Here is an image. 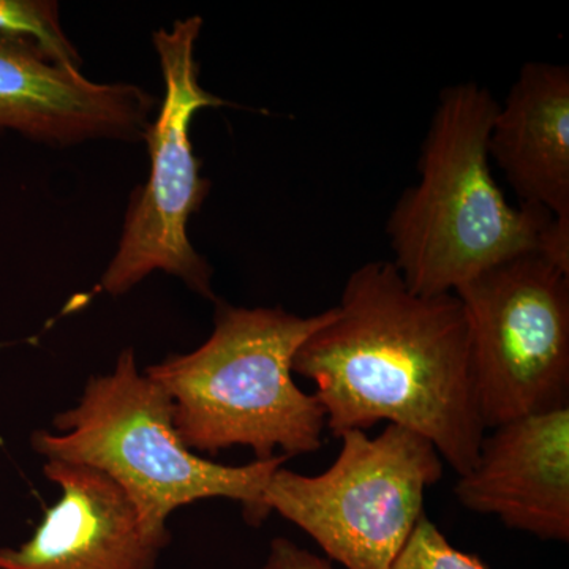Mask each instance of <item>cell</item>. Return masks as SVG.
Masks as SVG:
<instances>
[{"mask_svg": "<svg viewBox=\"0 0 569 569\" xmlns=\"http://www.w3.org/2000/svg\"><path fill=\"white\" fill-rule=\"evenodd\" d=\"M173 413L170 396L126 348L110 373L89 378L77 406L56 415V432L37 430L31 443L44 460L110 478L132 501L142 529L157 537H171L176 509L209 498L239 501L247 522L261 526L269 516L264 490L290 456L239 467L212 462L183 447Z\"/></svg>", "mask_w": 569, "mask_h": 569, "instance_id": "obj_4", "label": "cell"}, {"mask_svg": "<svg viewBox=\"0 0 569 569\" xmlns=\"http://www.w3.org/2000/svg\"><path fill=\"white\" fill-rule=\"evenodd\" d=\"M486 429L569 407V272L520 254L455 291Z\"/></svg>", "mask_w": 569, "mask_h": 569, "instance_id": "obj_7", "label": "cell"}, {"mask_svg": "<svg viewBox=\"0 0 569 569\" xmlns=\"http://www.w3.org/2000/svg\"><path fill=\"white\" fill-rule=\"evenodd\" d=\"M43 473L61 497L24 545L0 548V569H156L171 537L142 529L114 481L61 460H47Z\"/></svg>", "mask_w": 569, "mask_h": 569, "instance_id": "obj_10", "label": "cell"}, {"mask_svg": "<svg viewBox=\"0 0 569 569\" xmlns=\"http://www.w3.org/2000/svg\"><path fill=\"white\" fill-rule=\"evenodd\" d=\"M263 569H335L331 561L299 548L288 538L272 539Z\"/></svg>", "mask_w": 569, "mask_h": 569, "instance_id": "obj_14", "label": "cell"}, {"mask_svg": "<svg viewBox=\"0 0 569 569\" xmlns=\"http://www.w3.org/2000/svg\"><path fill=\"white\" fill-rule=\"evenodd\" d=\"M203 20L190 17L170 31L153 32L164 92L156 122L144 134L151 157L148 182L130 198L118 252L102 277L103 291L126 295L152 272L181 279L190 290L219 301L212 291V269L193 249L187 224L208 198L211 182L200 176L190 126L206 108L228 104L200 84L194 58Z\"/></svg>", "mask_w": 569, "mask_h": 569, "instance_id": "obj_6", "label": "cell"}, {"mask_svg": "<svg viewBox=\"0 0 569 569\" xmlns=\"http://www.w3.org/2000/svg\"><path fill=\"white\" fill-rule=\"evenodd\" d=\"M157 100L129 82H93L0 37V132L50 146L144 140Z\"/></svg>", "mask_w": 569, "mask_h": 569, "instance_id": "obj_8", "label": "cell"}, {"mask_svg": "<svg viewBox=\"0 0 569 569\" xmlns=\"http://www.w3.org/2000/svg\"><path fill=\"white\" fill-rule=\"evenodd\" d=\"M0 37L33 48L56 66L80 70V54L63 32L56 2L0 0Z\"/></svg>", "mask_w": 569, "mask_h": 569, "instance_id": "obj_12", "label": "cell"}, {"mask_svg": "<svg viewBox=\"0 0 569 569\" xmlns=\"http://www.w3.org/2000/svg\"><path fill=\"white\" fill-rule=\"evenodd\" d=\"M498 107L478 82L440 93L419 156V181L400 194L387 223L391 263L413 293H455L505 261L545 252L553 217L512 208L490 171Z\"/></svg>", "mask_w": 569, "mask_h": 569, "instance_id": "obj_2", "label": "cell"}, {"mask_svg": "<svg viewBox=\"0 0 569 569\" xmlns=\"http://www.w3.org/2000/svg\"><path fill=\"white\" fill-rule=\"evenodd\" d=\"M496 160L523 206L569 227V69L529 62L520 70L489 137Z\"/></svg>", "mask_w": 569, "mask_h": 569, "instance_id": "obj_11", "label": "cell"}, {"mask_svg": "<svg viewBox=\"0 0 569 569\" xmlns=\"http://www.w3.org/2000/svg\"><path fill=\"white\" fill-rule=\"evenodd\" d=\"M293 373L316 383L332 436L387 421L427 438L459 477L477 462L488 429L466 309L455 293H413L391 261L351 272Z\"/></svg>", "mask_w": 569, "mask_h": 569, "instance_id": "obj_1", "label": "cell"}, {"mask_svg": "<svg viewBox=\"0 0 569 569\" xmlns=\"http://www.w3.org/2000/svg\"><path fill=\"white\" fill-rule=\"evenodd\" d=\"M339 458L306 477L280 467L264 490L269 515L316 539L347 569H391L425 512V493L443 477V459L427 438L388 425L376 438L340 436Z\"/></svg>", "mask_w": 569, "mask_h": 569, "instance_id": "obj_5", "label": "cell"}, {"mask_svg": "<svg viewBox=\"0 0 569 569\" xmlns=\"http://www.w3.org/2000/svg\"><path fill=\"white\" fill-rule=\"evenodd\" d=\"M459 503L509 529L569 539V407L493 427L459 477Z\"/></svg>", "mask_w": 569, "mask_h": 569, "instance_id": "obj_9", "label": "cell"}, {"mask_svg": "<svg viewBox=\"0 0 569 569\" xmlns=\"http://www.w3.org/2000/svg\"><path fill=\"white\" fill-rule=\"evenodd\" d=\"M391 569H490L478 557L460 552L426 515L391 565Z\"/></svg>", "mask_w": 569, "mask_h": 569, "instance_id": "obj_13", "label": "cell"}, {"mask_svg": "<svg viewBox=\"0 0 569 569\" xmlns=\"http://www.w3.org/2000/svg\"><path fill=\"white\" fill-rule=\"evenodd\" d=\"M332 309L298 317L283 309H246L217 301L211 337L187 355H171L146 373L173 402L176 433L194 455L252 448L257 460L317 452L325 408L293 380L299 347Z\"/></svg>", "mask_w": 569, "mask_h": 569, "instance_id": "obj_3", "label": "cell"}]
</instances>
